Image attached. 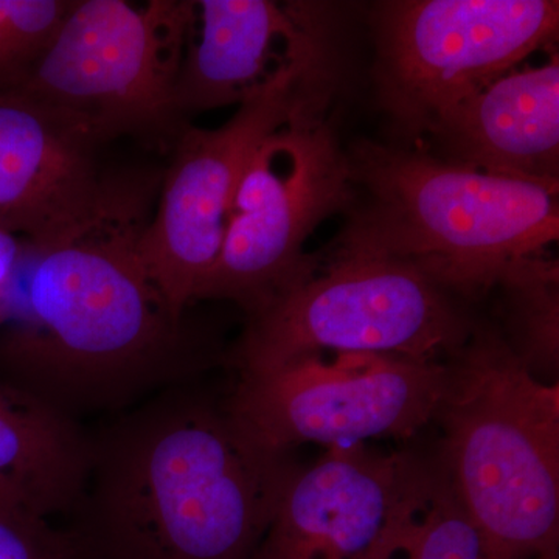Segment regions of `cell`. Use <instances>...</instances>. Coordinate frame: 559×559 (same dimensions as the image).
Listing matches in <instances>:
<instances>
[{
	"label": "cell",
	"mask_w": 559,
	"mask_h": 559,
	"mask_svg": "<svg viewBox=\"0 0 559 559\" xmlns=\"http://www.w3.org/2000/svg\"><path fill=\"white\" fill-rule=\"evenodd\" d=\"M94 134L20 92H0V230L31 249L75 237L140 190L110 178Z\"/></svg>",
	"instance_id": "11"
},
{
	"label": "cell",
	"mask_w": 559,
	"mask_h": 559,
	"mask_svg": "<svg viewBox=\"0 0 559 559\" xmlns=\"http://www.w3.org/2000/svg\"><path fill=\"white\" fill-rule=\"evenodd\" d=\"M197 2L73 0L49 46L14 92L86 128L103 143L120 138L175 146L190 124L176 110L180 64Z\"/></svg>",
	"instance_id": "6"
},
{
	"label": "cell",
	"mask_w": 559,
	"mask_h": 559,
	"mask_svg": "<svg viewBox=\"0 0 559 559\" xmlns=\"http://www.w3.org/2000/svg\"><path fill=\"white\" fill-rule=\"evenodd\" d=\"M500 290L498 326L522 366L543 382H558L559 271L557 261L533 257L507 272Z\"/></svg>",
	"instance_id": "17"
},
{
	"label": "cell",
	"mask_w": 559,
	"mask_h": 559,
	"mask_svg": "<svg viewBox=\"0 0 559 559\" xmlns=\"http://www.w3.org/2000/svg\"><path fill=\"white\" fill-rule=\"evenodd\" d=\"M432 423L481 559H536L559 544V382L536 380L495 323L476 320L447 360Z\"/></svg>",
	"instance_id": "4"
},
{
	"label": "cell",
	"mask_w": 559,
	"mask_h": 559,
	"mask_svg": "<svg viewBox=\"0 0 559 559\" xmlns=\"http://www.w3.org/2000/svg\"><path fill=\"white\" fill-rule=\"evenodd\" d=\"M0 559H69L53 522L0 492Z\"/></svg>",
	"instance_id": "19"
},
{
	"label": "cell",
	"mask_w": 559,
	"mask_h": 559,
	"mask_svg": "<svg viewBox=\"0 0 559 559\" xmlns=\"http://www.w3.org/2000/svg\"><path fill=\"white\" fill-rule=\"evenodd\" d=\"M197 39L189 40L175 102L178 116L241 105L282 66L323 36L311 3L280 5L271 0L197 2Z\"/></svg>",
	"instance_id": "13"
},
{
	"label": "cell",
	"mask_w": 559,
	"mask_h": 559,
	"mask_svg": "<svg viewBox=\"0 0 559 559\" xmlns=\"http://www.w3.org/2000/svg\"><path fill=\"white\" fill-rule=\"evenodd\" d=\"M72 5L73 0H0V92L27 75Z\"/></svg>",
	"instance_id": "18"
},
{
	"label": "cell",
	"mask_w": 559,
	"mask_h": 559,
	"mask_svg": "<svg viewBox=\"0 0 559 559\" xmlns=\"http://www.w3.org/2000/svg\"><path fill=\"white\" fill-rule=\"evenodd\" d=\"M444 160L476 170L558 182L559 60L510 70L429 130Z\"/></svg>",
	"instance_id": "14"
},
{
	"label": "cell",
	"mask_w": 559,
	"mask_h": 559,
	"mask_svg": "<svg viewBox=\"0 0 559 559\" xmlns=\"http://www.w3.org/2000/svg\"><path fill=\"white\" fill-rule=\"evenodd\" d=\"M24 257L16 237L0 230V311Z\"/></svg>",
	"instance_id": "20"
},
{
	"label": "cell",
	"mask_w": 559,
	"mask_h": 559,
	"mask_svg": "<svg viewBox=\"0 0 559 559\" xmlns=\"http://www.w3.org/2000/svg\"><path fill=\"white\" fill-rule=\"evenodd\" d=\"M325 109L305 110L253 154L194 300L234 301L249 319L318 272L320 259L305 253V242L355 201L347 153L323 120Z\"/></svg>",
	"instance_id": "8"
},
{
	"label": "cell",
	"mask_w": 559,
	"mask_h": 559,
	"mask_svg": "<svg viewBox=\"0 0 559 559\" xmlns=\"http://www.w3.org/2000/svg\"><path fill=\"white\" fill-rule=\"evenodd\" d=\"M474 325L459 297L417 267L333 252L311 278L248 319L229 358L238 377L323 352L447 362Z\"/></svg>",
	"instance_id": "5"
},
{
	"label": "cell",
	"mask_w": 559,
	"mask_h": 559,
	"mask_svg": "<svg viewBox=\"0 0 559 559\" xmlns=\"http://www.w3.org/2000/svg\"><path fill=\"white\" fill-rule=\"evenodd\" d=\"M373 25L378 98L403 132L417 135L554 43L559 3L399 0L378 3Z\"/></svg>",
	"instance_id": "9"
},
{
	"label": "cell",
	"mask_w": 559,
	"mask_h": 559,
	"mask_svg": "<svg viewBox=\"0 0 559 559\" xmlns=\"http://www.w3.org/2000/svg\"><path fill=\"white\" fill-rule=\"evenodd\" d=\"M300 465L257 440L227 395L176 385L90 433L69 559H253Z\"/></svg>",
	"instance_id": "1"
},
{
	"label": "cell",
	"mask_w": 559,
	"mask_h": 559,
	"mask_svg": "<svg viewBox=\"0 0 559 559\" xmlns=\"http://www.w3.org/2000/svg\"><path fill=\"white\" fill-rule=\"evenodd\" d=\"M360 559H481V543L433 452L407 451L377 538Z\"/></svg>",
	"instance_id": "16"
},
{
	"label": "cell",
	"mask_w": 559,
	"mask_h": 559,
	"mask_svg": "<svg viewBox=\"0 0 559 559\" xmlns=\"http://www.w3.org/2000/svg\"><path fill=\"white\" fill-rule=\"evenodd\" d=\"M87 460V430L0 378V492L53 522L79 499Z\"/></svg>",
	"instance_id": "15"
},
{
	"label": "cell",
	"mask_w": 559,
	"mask_h": 559,
	"mask_svg": "<svg viewBox=\"0 0 559 559\" xmlns=\"http://www.w3.org/2000/svg\"><path fill=\"white\" fill-rule=\"evenodd\" d=\"M444 384L447 362L364 353H336L326 362L314 353L238 378L227 404L257 440L275 450L344 447L417 436L432 423Z\"/></svg>",
	"instance_id": "10"
},
{
	"label": "cell",
	"mask_w": 559,
	"mask_h": 559,
	"mask_svg": "<svg viewBox=\"0 0 559 559\" xmlns=\"http://www.w3.org/2000/svg\"><path fill=\"white\" fill-rule=\"evenodd\" d=\"M143 193L69 240L31 249L25 305L0 320V378L79 425L194 382L213 364L140 259Z\"/></svg>",
	"instance_id": "2"
},
{
	"label": "cell",
	"mask_w": 559,
	"mask_h": 559,
	"mask_svg": "<svg viewBox=\"0 0 559 559\" xmlns=\"http://www.w3.org/2000/svg\"><path fill=\"white\" fill-rule=\"evenodd\" d=\"M536 559H559V544H555V546L544 550Z\"/></svg>",
	"instance_id": "21"
},
{
	"label": "cell",
	"mask_w": 559,
	"mask_h": 559,
	"mask_svg": "<svg viewBox=\"0 0 559 559\" xmlns=\"http://www.w3.org/2000/svg\"><path fill=\"white\" fill-rule=\"evenodd\" d=\"M331 81L322 36L252 92L223 127H187L176 140L139 252L150 277L178 314H186L218 259L231 204L253 154L305 110L329 105Z\"/></svg>",
	"instance_id": "7"
},
{
	"label": "cell",
	"mask_w": 559,
	"mask_h": 559,
	"mask_svg": "<svg viewBox=\"0 0 559 559\" xmlns=\"http://www.w3.org/2000/svg\"><path fill=\"white\" fill-rule=\"evenodd\" d=\"M407 451L329 447L290 479L253 559H360L384 524Z\"/></svg>",
	"instance_id": "12"
},
{
	"label": "cell",
	"mask_w": 559,
	"mask_h": 559,
	"mask_svg": "<svg viewBox=\"0 0 559 559\" xmlns=\"http://www.w3.org/2000/svg\"><path fill=\"white\" fill-rule=\"evenodd\" d=\"M347 160L364 197L333 252L404 261L466 300L558 240V182L373 142L353 145Z\"/></svg>",
	"instance_id": "3"
}]
</instances>
